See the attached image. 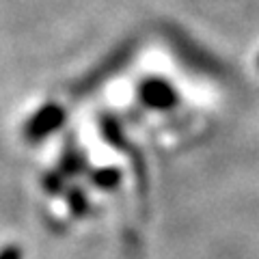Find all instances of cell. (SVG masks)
I'll list each match as a JSON object with an SVG mask.
<instances>
[{
    "instance_id": "277c9868",
    "label": "cell",
    "mask_w": 259,
    "mask_h": 259,
    "mask_svg": "<svg viewBox=\"0 0 259 259\" xmlns=\"http://www.w3.org/2000/svg\"><path fill=\"white\" fill-rule=\"evenodd\" d=\"M69 207L74 209L78 216H80V214H87V209H89V199H87V194H82V192H71V194H69Z\"/></svg>"
},
{
    "instance_id": "3957f363",
    "label": "cell",
    "mask_w": 259,
    "mask_h": 259,
    "mask_svg": "<svg viewBox=\"0 0 259 259\" xmlns=\"http://www.w3.org/2000/svg\"><path fill=\"white\" fill-rule=\"evenodd\" d=\"M91 182L102 190H115L121 184V171L115 166L108 168H97V171L91 173Z\"/></svg>"
},
{
    "instance_id": "5b68a950",
    "label": "cell",
    "mask_w": 259,
    "mask_h": 259,
    "mask_svg": "<svg viewBox=\"0 0 259 259\" xmlns=\"http://www.w3.org/2000/svg\"><path fill=\"white\" fill-rule=\"evenodd\" d=\"M0 259H24V253L20 246L15 244H7L0 248Z\"/></svg>"
},
{
    "instance_id": "7a4b0ae2",
    "label": "cell",
    "mask_w": 259,
    "mask_h": 259,
    "mask_svg": "<svg viewBox=\"0 0 259 259\" xmlns=\"http://www.w3.org/2000/svg\"><path fill=\"white\" fill-rule=\"evenodd\" d=\"M63 123H65V108L56 102H48L28 117L26 125H24V136H26L28 143H41L50 134L59 132Z\"/></svg>"
},
{
    "instance_id": "6da1fadb",
    "label": "cell",
    "mask_w": 259,
    "mask_h": 259,
    "mask_svg": "<svg viewBox=\"0 0 259 259\" xmlns=\"http://www.w3.org/2000/svg\"><path fill=\"white\" fill-rule=\"evenodd\" d=\"M136 95H139V100L145 108L156 110V112H171L180 106V100H182L177 87L160 76L145 78L139 84V89H136Z\"/></svg>"
}]
</instances>
